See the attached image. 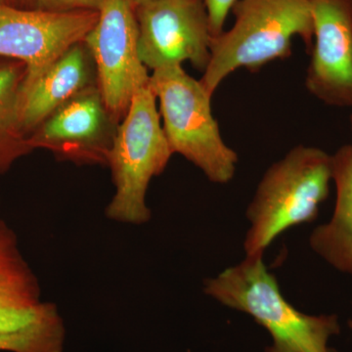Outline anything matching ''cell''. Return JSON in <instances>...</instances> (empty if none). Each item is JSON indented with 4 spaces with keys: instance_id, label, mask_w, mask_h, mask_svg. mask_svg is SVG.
Returning a JSON list of instances; mask_svg holds the SVG:
<instances>
[{
    "instance_id": "cell-4",
    "label": "cell",
    "mask_w": 352,
    "mask_h": 352,
    "mask_svg": "<svg viewBox=\"0 0 352 352\" xmlns=\"http://www.w3.org/2000/svg\"><path fill=\"white\" fill-rule=\"evenodd\" d=\"M148 87L160 104L163 129L173 154L203 171L210 182L226 184L237 170V153L222 138L212 115V96L182 65L155 69Z\"/></svg>"
},
{
    "instance_id": "cell-17",
    "label": "cell",
    "mask_w": 352,
    "mask_h": 352,
    "mask_svg": "<svg viewBox=\"0 0 352 352\" xmlns=\"http://www.w3.org/2000/svg\"><path fill=\"white\" fill-rule=\"evenodd\" d=\"M237 1L238 0H204L212 38L219 36L224 31L226 19Z\"/></svg>"
},
{
    "instance_id": "cell-23",
    "label": "cell",
    "mask_w": 352,
    "mask_h": 352,
    "mask_svg": "<svg viewBox=\"0 0 352 352\" xmlns=\"http://www.w3.org/2000/svg\"><path fill=\"white\" fill-rule=\"evenodd\" d=\"M0 1H2V0H0Z\"/></svg>"
},
{
    "instance_id": "cell-6",
    "label": "cell",
    "mask_w": 352,
    "mask_h": 352,
    "mask_svg": "<svg viewBox=\"0 0 352 352\" xmlns=\"http://www.w3.org/2000/svg\"><path fill=\"white\" fill-rule=\"evenodd\" d=\"M98 20L85 36L96 65L98 87L113 118L122 122L150 75L139 54V29L131 0H103Z\"/></svg>"
},
{
    "instance_id": "cell-22",
    "label": "cell",
    "mask_w": 352,
    "mask_h": 352,
    "mask_svg": "<svg viewBox=\"0 0 352 352\" xmlns=\"http://www.w3.org/2000/svg\"><path fill=\"white\" fill-rule=\"evenodd\" d=\"M329 352H338L337 351H335V349H330V351Z\"/></svg>"
},
{
    "instance_id": "cell-1",
    "label": "cell",
    "mask_w": 352,
    "mask_h": 352,
    "mask_svg": "<svg viewBox=\"0 0 352 352\" xmlns=\"http://www.w3.org/2000/svg\"><path fill=\"white\" fill-rule=\"evenodd\" d=\"M231 12L234 24L212 38L210 62L200 78L212 96L237 69L256 72L291 56L296 36L311 50L314 20L308 0H238Z\"/></svg>"
},
{
    "instance_id": "cell-18",
    "label": "cell",
    "mask_w": 352,
    "mask_h": 352,
    "mask_svg": "<svg viewBox=\"0 0 352 352\" xmlns=\"http://www.w3.org/2000/svg\"><path fill=\"white\" fill-rule=\"evenodd\" d=\"M157 1V0H131L133 6L136 7L144 6V4L150 3V2Z\"/></svg>"
},
{
    "instance_id": "cell-10",
    "label": "cell",
    "mask_w": 352,
    "mask_h": 352,
    "mask_svg": "<svg viewBox=\"0 0 352 352\" xmlns=\"http://www.w3.org/2000/svg\"><path fill=\"white\" fill-rule=\"evenodd\" d=\"M314 44L305 88L333 107L352 108V0H308Z\"/></svg>"
},
{
    "instance_id": "cell-21",
    "label": "cell",
    "mask_w": 352,
    "mask_h": 352,
    "mask_svg": "<svg viewBox=\"0 0 352 352\" xmlns=\"http://www.w3.org/2000/svg\"><path fill=\"white\" fill-rule=\"evenodd\" d=\"M2 2H4V3H8L9 0H2Z\"/></svg>"
},
{
    "instance_id": "cell-11",
    "label": "cell",
    "mask_w": 352,
    "mask_h": 352,
    "mask_svg": "<svg viewBox=\"0 0 352 352\" xmlns=\"http://www.w3.org/2000/svg\"><path fill=\"white\" fill-rule=\"evenodd\" d=\"M60 315L41 300L38 280L25 261L17 235L0 219V332H14Z\"/></svg>"
},
{
    "instance_id": "cell-16",
    "label": "cell",
    "mask_w": 352,
    "mask_h": 352,
    "mask_svg": "<svg viewBox=\"0 0 352 352\" xmlns=\"http://www.w3.org/2000/svg\"><path fill=\"white\" fill-rule=\"evenodd\" d=\"M18 1L24 4L23 8L25 9L45 11V12L67 13L76 12V11H98L103 0H18Z\"/></svg>"
},
{
    "instance_id": "cell-2",
    "label": "cell",
    "mask_w": 352,
    "mask_h": 352,
    "mask_svg": "<svg viewBox=\"0 0 352 352\" xmlns=\"http://www.w3.org/2000/svg\"><path fill=\"white\" fill-rule=\"evenodd\" d=\"M263 254L245 256L205 282L206 295L250 315L270 333L265 352H329V340L340 333L337 315H308L294 307L280 291Z\"/></svg>"
},
{
    "instance_id": "cell-7",
    "label": "cell",
    "mask_w": 352,
    "mask_h": 352,
    "mask_svg": "<svg viewBox=\"0 0 352 352\" xmlns=\"http://www.w3.org/2000/svg\"><path fill=\"white\" fill-rule=\"evenodd\" d=\"M98 15V11L45 12L0 1V58L25 65L23 94L69 47L85 41Z\"/></svg>"
},
{
    "instance_id": "cell-12",
    "label": "cell",
    "mask_w": 352,
    "mask_h": 352,
    "mask_svg": "<svg viewBox=\"0 0 352 352\" xmlns=\"http://www.w3.org/2000/svg\"><path fill=\"white\" fill-rule=\"evenodd\" d=\"M98 85L96 65L85 41L69 47L22 94V124L28 135L65 102Z\"/></svg>"
},
{
    "instance_id": "cell-9",
    "label": "cell",
    "mask_w": 352,
    "mask_h": 352,
    "mask_svg": "<svg viewBox=\"0 0 352 352\" xmlns=\"http://www.w3.org/2000/svg\"><path fill=\"white\" fill-rule=\"evenodd\" d=\"M120 122L113 118L98 85L65 102L29 135L32 151H50L78 166H107Z\"/></svg>"
},
{
    "instance_id": "cell-8",
    "label": "cell",
    "mask_w": 352,
    "mask_h": 352,
    "mask_svg": "<svg viewBox=\"0 0 352 352\" xmlns=\"http://www.w3.org/2000/svg\"><path fill=\"white\" fill-rule=\"evenodd\" d=\"M135 9L139 54L146 68L189 62L205 72L212 34L204 0H157Z\"/></svg>"
},
{
    "instance_id": "cell-19",
    "label": "cell",
    "mask_w": 352,
    "mask_h": 352,
    "mask_svg": "<svg viewBox=\"0 0 352 352\" xmlns=\"http://www.w3.org/2000/svg\"><path fill=\"white\" fill-rule=\"evenodd\" d=\"M349 120H351V133H352V115L351 116V119H349Z\"/></svg>"
},
{
    "instance_id": "cell-14",
    "label": "cell",
    "mask_w": 352,
    "mask_h": 352,
    "mask_svg": "<svg viewBox=\"0 0 352 352\" xmlns=\"http://www.w3.org/2000/svg\"><path fill=\"white\" fill-rule=\"evenodd\" d=\"M25 65L0 58V176L32 152L22 124V94Z\"/></svg>"
},
{
    "instance_id": "cell-20",
    "label": "cell",
    "mask_w": 352,
    "mask_h": 352,
    "mask_svg": "<svg viewBox=\"0 0 352 352\" xmlns=\"http://www.w3.org/2000/svg\"><path fill=\"white\" fill-rule=\"evenodd\" d=\"M349 327H351V329L352 330V320L349 321Z\"/></svg>"
},
{
    "instance_id": "cell-3",
    "label": "cell",
    "mask_w": 352,
    "mask_h": 352,
    "mask_svg": "<svg viewBox=\"0 0 352 352\" xmlns=\"http://www.w3.org/2000/svg\"><path fill=\"white\" fill-rule=\"evenodd\" d=\"M331 182L332 156L319 148L296 146L271 164L248 207L245 256L263 254L285 231L314 221Z\"/></svg>"
},
{
    "instance_id": "cell-13",
    "label": "cell",
    "mask_w": 352,
    "mask_h": 352,
    "mask_svg": "<svg viewBox=\"0 0 352 352\" xmlns=\"http://www.w3.org/2000/svg\"><path fill=\"white\" fill-rule=\"evenodd\" d=\"M332 180L337 190L332 219L315 229L309 244L336 270L352 274V145L332 155Z\"/></svg>"
},
{
    "instance_id": "cell-5",
    "label": "cell",
    "mask_w": 352,
    "mask_h": 352,
    "mask_svg": "<svg viewBox=\"0 0 352 352\" xmlns=\"http://www.w3.org/2000/svg\"><path fill=\"white\" fill-rule=\"evenodd\" d=\"M156 102L149 87L141 88L118 127L107 162L116 191L105 214L113 221L141 226L151 219L146 203L150 182L164 173L173 155Z\"/></svg>"
},
{
    "instance_id": "cell-15",
    "label": "cell",
    "mask_w": 352,
    "mask_h": 352,
    "mask_svg": "<svg viewBox=\"0 0 352 352\" xmlns=\"http://www.w3.org/2000/svg\"><path fill=\"white\" fill-rule=\"evenodd\" d=\"M66 330L61 315L14 332H0V351L63 352Z\"/></svg>"
}]
</instances>
